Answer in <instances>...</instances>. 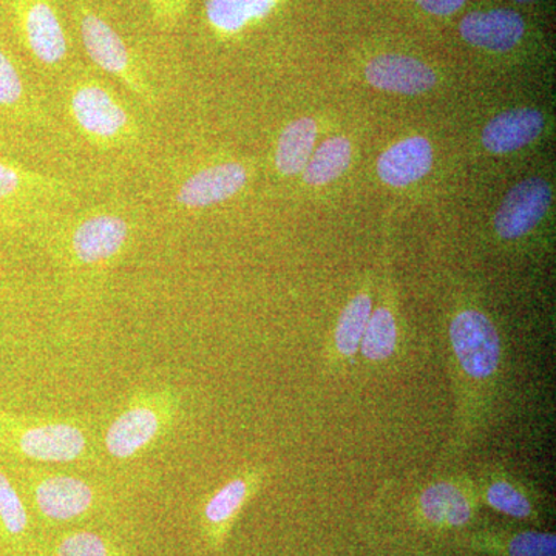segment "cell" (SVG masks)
I'll return each mask as SVG.
<instances>
[{
    "label": "cell",
    "mask_w": 556,
    "mask_h": 556,
    "mask_svg": "<svg viewBox=\"0 0 556 556\" xmlns=\"http://www.w3.org/2000/svg\"><path fill=\"white\" fill-rule=\"evenodd\" d=\"M460 35L471 46L490 51H508L526 31L525 21L511 10L475 11L460 22Z\"/></svg>",
    "instance_id": "12"
},
{
    "label": "cell",
    "mask_w": 556,
    "mask_h": 556,
    "mask_svg": "<svg viewBox=\"0 0 556 556\" xmlns=\"http://www.w3.org/2000/svg\"><path fill=\"white\" fill-rule=\"evenodd\" d=\"M371 308V299L367 294H358L343 309L336 329V345L343 356L350 357L357 353Z\"/></svg>",
    "instance_id": "23"
},
{
    "label": "cell",
    "mask_w": 556,
    "mask_h": 556,
    "mask_svg": "<svg viewBox=\"0 0 556 556\" xmlns=\"http://www.w3.org/2000/svg\"><path fill=\"white\" fill-rule=\"evenodd\" d=\"M153 20L159 22L161 27L170 28L179 21L188 0H149Z\"/></svg>",
    "instance_id": "28"
},
{
    "label": "cell",
    "mask_w": 556,
    "mask_h": 556,
    "mask_svg": "<svg viewBox=\"0 0 556 556\" xmlns=\"http://www.w3.org/2000/svg\"><path fill=\"white\" fill-rule=\"evenodd\" d=\"M518 2H529V0H518Z\"/></svg>",
    "instance_id": "31"
},
{
    "label": "cell",
    "mask_w": 556,
    "mask_h": 556,
    "mask_svg": "<svg viewBox=\"0 0 556 556\" xmlns=\"http://www.w3.org/2000/svg\"><path fill=\"white\" fill-rule=\"evenodd\" d=\"M247 181L248 172L241 164H217L186 179L178 189L177 201L189 208L214 206L239 193Z\"/></svg>",
    "instance_id": "11"
},
{
    "label": "cell",
    "mask_w": 556,
    "mask_h": 556,
    "mask_svg": "<svg viewBox=\"0 0 556 556\" xmlns=\"http://www.w3.org/2000/svg\"><path fill=\"white\" fill-rule=\"evenodd\" d=\"M79 28L84 49L98 67L126 84L135 93L148 94L129 47L108 21L93 10L80 7Z\"/></svg>",
    "instance_id": "7"
},
{
    "label": "cell",
    "mask_w": 556,
    "mask_h": 556,
    "mask_svg": "<svg viewBox=\"0 0 556 556\" xmlns=\"http://www.w3.org/2000/svg\"><path fill=\"white\" fill-rule=\"evenodd\" d=\"M28 93L20 68L9 53L0 47V113L21 115L27 109Z\"/></svg>",
    "instance_id": "25"
},
{
    "label": "cell",
    "mask_w": 556,
    "mask_h": 556,
    "mask_svg": "<svg viewBox=\"0 0 556 556\" xmlns=\"http://www.w3.org/2000/svg\"><path fill=\"white\" fill-rule=\"evenodd\" d=\"M317 139V124L313 118H300L288 124L278 139L276 166L280 174L291 177L305 169Z\"/></svg>",
    "instance_id": "18"
},
{
    "label": "cell",
    "mask_w": 556,
    "mask_h": 556,
    "mask_svg": "<svg viewBox=\"0 0 556 556\" xmlns=\"http://www.w3.org/2000/svg\"><path fill=\"white\" fill-rule=\"evenodd\" d=\"M544 130V116L536 109H515L501 113L482 130V144L496 155L532 144Z\"/></svg>",
    "instance_id": "14"
},
{
    "label": "cell",
    "mask_w": 556,
    "mask_h": 556,
    "mask_svg": "<svg viewBox=\"0 0 556 556\" xmlns=\"http://www.w3.org/2000/svg\"><path fill=\"white\" fill-rule=\"evenodd\" d=\"M49 192L50 181L0 160V222H14L21 211Z\"/></svg>",
    "instance_id": "17"
},
{
    "label": "cell",
    "mask_w": 556,
    "mask_h": 556,
    "mask_svg": "<svg viewBox=\"0 0 556 556\" xmlns=\"http://www.w3.org/2000/svg\"><path fill=\"white\" fill-rule=\"evenodd\" d=\"M510 556H556V536L552 533L526 532L508 544Z\"/></svg>",
    "instance_id": "27"
},
{
    "label": "cell",
    "mask_w": 556,
    "mask_h": 556,
    "mask_svg": "<svg viewBox=\"0 0 556 556\" xmlns=\"http://www.w3.org/2000/svg\"><path fill=\"white\" fill-rule=\"evenodd\" d=\"M397 342L396 320L387 308H378L371 313L365 328L361 346L364 356L369 361H386L394 353Z\"/></svg>",
    "instance_id": "24"
},
{
    "label": "cell",
    "mask_w": 556,
    "mask_h": 556,
    "mask_svg": "<svg viewBox=\"0 0 556 556\" xmlns=\"http://www.w3.org/2000/svg\"><path fill=\"white\" fill-rule=\"evenodd\" d=\"M450 340L460 367L473 379H489L501 362V342L496 328L484 314L467 309L450 325Z\"/></svg>",
    "instance_id": "6"
},
{
    "label": "cell",
    "mask_w": 556,
    "mask_h": 556,
    "mask_svg": "<svg viewBox=\"0 0 556 556\" xmlns=\"http://www.w3.org/2000/svg\"><path fill=\"white\" fill-rule=\"evenodd\" d=\"M552 204V189L543 178H529L510 189L495 215L501 239L525 237L540 225Z\"/></svg>",
    "instance_id": "9"
},
{
    "label": "cell",
    "mask_w": 556,
    "mask_h": 556,
    "mask_svg": "<svg viewBox=\"0 0 556 556\" xmlns=\"http://www.w3.org/2000/svg\"><path fill=\"white\" fill-rule=\"evenodd\" d=\"M17 35L39 64L54 67L67 58L68 43L51 0H10Z\"/></svg>",
    "instance_id": "4"
},
{
    "label": "cell",
    "mask_w": 556,
    "mask_h": 556,
    "mask_svg": "<svg viewBox=\"0 0 556 556\" xmlns=\"http://www.w3.org/2000/svg\"><path fill=\"white\" fill-rule=\"evenodd\" d=\"M14 481L30 514L47 527L86 521L104 507L101 490L76 475L20 464L14 467Z\"/></svg>",
    "instance_id": "3"
},
{
    "label": "cell",
    "mask_w": 556,
    "mask_h": 556,
    "mask_svg": "<svg viewBox=\"0 0 556 556\" xmlns=\"http://www.w3.org/2000/svg\"><path fill=\"white\" fill-rule=\"evenodd\" d=\"M181 396L172 387L137 391L113 417L102 437V448L113 460L126 463L148 452L177 426Z\"/></svg>",
    "instance_id": "2"
},
{
    "label": "cell",
    "mask_w": 556,
    "mask_h": 556,
    "mask_svg": "<svg viewBox=\"0 0 556 556\" xmlns=\"http://www.w3.org/2000/svg\"><path fill=\"white\" fill-rule=\"evenodd\" d=\"M420 507L426 518L437 525L464 526L471 517L467 497L447 482L428 486L420 496Z\"/></svg>",
    "instance_id": "20"
},
{
    "label": "cell",
    "mask_w": 556,
    "mask_h": 556,
    "mask_svg": "<svg viewBox=\"0 0 556 556\" xmlns=\"http://www.w3.org/2000/svg\"><path fill=\"white\" fill-rule=\"evenodd\" d=\"M433 166V149L424 137L399 141L386 150L378 161L380 179L393 188H407L428 175Z\"/></svg>",
    "instance_id": "15"
},
{
    "label": "cell",
    "mask_w": 556,
    "mask_h": 556,
    "mask_svg": "<svg viewBox=\"0 0 556 556\" xmlns=\"http://www.w3.org/2000/svg\"><path fill=\"white\" fill-rule=\"evenodd\" d=\"M365 78L376 89L408 97L426 93L437 84L433 70L415 58L402 54H380L369 61Z\"/></svg>",
    "instance_id": "10"
},
{
    "label": "cell",
    "mask_w": 556,
    "mask_h": 556,
    "mask_svg": "<svg viewBox=\"0 0 556 556\" xmlns=\"http://www.w3.org/2000/svg\"><path fill=\"white\" fill-rule=\"evenodd\" d=\"M258 477L255 471L248 475H241L230 479L222 489H218L203 506L201 519L206 529L208 540L212 543H219L225 536L226 530L232 525L233 518L239 515L241 507L254 492L257 485Z\"/></svg>",
    "instance_id": "16"
},
{
    "label": "cell",
    "mask_w": 556,
    "mask_h": 556,
    "mask_svg": "<svg viewBox=\"0 0 556 556\" xmlns=\"http://www.w3.org/2000/svg\"><path fill=\"white\" fill-rule=\"evenodd\" d=\"M0 453L35 464H76L94 456L90 428L76 417L14 415L0 409Z\"/></svg>",
    "instance_id": "1"
},
{
    "label": "cell",
    "mask_w": 556,
    "mask_h": 556,
    "mask_svg": "<svg viewBox=\"0 0 556 556\" xmlns=\"http://www.w3.org/2000/svg\"><path fill=\"white\" fill-rule=\"evenodd\" d=\"M490 506L515 518H527L532 511L529 501L507 482H495L486 490Z\"/></svg>",
    "instance_id": "26"
},
{
    "label": "cell",
    "mask_w": 556,
    "mask_h": 556,
    "mask_svg": "<svg viewBox=\"0 0 556 556\" xmlns=\"http://www.w3.org/2000/svg\"><path fill=\"white\" fill-rule=\"evenodd\" d=\"M351 164V144L346 138L328 139L309 159L303 179L309 186H324L345 174Z\"/></svg>",
    "instance_id": "22"
},
{
    "label": "cell",
    "mask_w": 556,
    "mask_h": 556,
    "mask_svg": "<svg viewBox=\"0 0 556 556\" xmlns=\"http://www.w3.org/2000/svg\"><path fill=\"white\" fill-rule=\"evenodd\" d=\"M0 546L3 554H21L36 548L31 514L20 486L0 463Z\"/></svg>",
    "instance_id": "13"
},
{
    "label": "cell",
    "mask_w": 556,
    "mask_h": 556,
    "mask_svg": "<svg viewBox=\"0 0 556 556\" xmlns=\"http://www.w3.org/2000/svg\"><path fill=\"white\" fill-rule=\"evenodd\" d=\"M278 0H207L206 17L212 28L233 35L276 9Z\"/></svg>",
    "instance_id": "19"
},
{
    "label": "cell",
    "mask_w": 556,
    "mask_h": 556,
    "mask_svg": "<svg viewBox=\"0 0 556 556\" xmlns=\"http://www.w3.org/2000/svg\"><path fill=\"white\" fill-rule=\"evenodd\" d=\"M415 2L428 13L437 14V16H448V14L463 9L466 0H415Z\"/></svg>",
    "instance_id": "29"
},
{
    "label": "cell",
    "mask_w": 556,
    "mask_h": 556,
    "mask_svg": "<svg viewBox=\"0 0 556 556\" xmlns=\"http://www.w3.org/2000/svg\"><path fill=\"white\" fill-rule=\"evenodd\" d=\"M5 556H40L38 554V551H36V548H33V551H27V552H21V554H3Z\"/></svg>",
    "instance_id": "30"
},
{
    "label": "cell",
    "mask_w": 556,
    "mask_h": 556,
    "mask_svg": "<svg viewBox=\"0 0 556 556\" xmlns=\"http://www.w3.org/2000/svg\"><path fill=\"white\" fill-rule=\"evenodd\" d=\"M70 112L79 130L98 142H115L131 127L127 110L118 98L97 80L80 83L72 91Z\"/></svg>",
    "instance_id": "5"
},
{
    "label": "cell",
    "mask_w": 556,
    "mask_h": 556,
    "mask_svg": "<svg viewBox=\"0 0 556 556\" xmlns=\"http://www.w3.org/2000/svg\"><path fill=\"white\" fill-rule=\"evenodd\" d=\"M49 556H129L118 543L90 529L61 532L46 547Z\"/></svg>",
    "instance_id": "21"
},
{
    "label": "cell",
    "mask_w": 556,
    "mask_h": 556,
    "mask_svg": "<svg viewBox=\"0 0 556 556\" xmlns=\"http://www.w3.org/2000/svg\"><path fill=\"white\" fill-rule=\"evenodd\" d=\"M130 239L126 218L94 214L84 218L70 236V255L80 268L94 269L118 258Z\"/></svg>",
    "instance_id": "8"
}]
</instances>
